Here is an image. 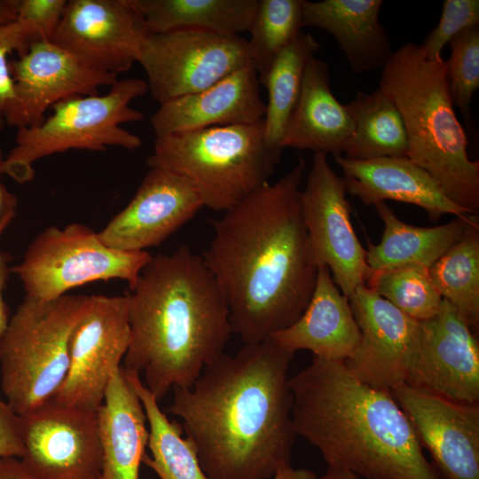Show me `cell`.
<instances>
[{
  "instance_id": "cell-16",
  "label": "cell",
  "mask_w": 479,
  "mask_h": 479,
  "mask_svg": "<svg viewBox=\"0 0 479 479\" xmlns=\"http://www.w3.org/2000/svg\"><path fill=\"white\" fill-rule=\"evenodd\" d=\"M14 98L6 124L17 130L38 126L45 112L74 96L98 94L100 86L112 85L117 76L95 71L51 41L32 43L27 51L10 60Z\"/></svg>"
},
{
  "instance_id": "cell-42",
  "label": "cell",
  "mask_w": 479,
  "mask_h": 479,
  "mask_svg": "<svg viewBox=\"0 0 479 479\" xmlns=\"http://www.w3.org/2000/svg\"><path fill=\"white\" fill-rule=\"evenodd\" d=\"M272 477V479H321L312 470L294 468L290 463L280 465Z\"/></svg>"
},
{
  "instance_id": "cell-28",
  "label": "cell",
  "mask_w": 479,
  "mask_h": 479,
  "mask_svg": "<svg viewBox=\"0 0 479 479\" xmlns=\"http://www.w3.org/2000/svg\"><path fill=\"white\" fill-rule=\"evenodd\" d=\"M122 370L138 396L146 416L149 430L147 447L151 456L145 453L143 463L152 468L160 479H209L200 466L192 442L183 436L182 426L169 420L137 373Z\"/></svg>"
},
{
  "instance_id": "cell-43",
  "label": "cell",
  "mask_w": 479,
  "mask_h": 479,
  "mask_svg": "<svg viewBox=\"0 0 479 479\" xmlns=\"http://www.w3.org/2000/svg\"><path fill=\"white\" fill-rule=\"evenodd\" d=\"M20 0H0V27L17 20Z\"/></svg>"
},
{
  "instance_id": "cell-11",
  "label": "cell",
  "mask_w": 479,
  "mask_h": 479,
  "mask_svg": "<svg viewBox=\"0 0 479 479\" xmlns=\"http://www.w3.org/2000/svg\"><path fill=\"white\" fill-rule=\"evenodd\" d=\"M128 296L93 294L70 341L69 366L51 398L70 407L97 412L130 345Z\"/></svg>"
},
{
  "instance_id": "cell-21",
  "label": "cell",
  "mask_w": 479,
  "mask_h": 479,
  "mask_svg": "<svg viewBox=\"0 0 479 479\" xmlns=\"http://www.w3.org/2000/svg\"><path fill=\"white\" fill-rule=\"evenodd\" d=\"M334 158L343 171L347 193L365 205L374 206L387 200L413 204L423 208L434 223L447 214L468 215L407 156L358 161L339 154Z\"/></svg>"
},
{
  "instance_id": "cell-44",
  "label": "cell",
  "mask_w": 479,
  "mask_h": 479,
  "mask_svg": "<svg viewBox=\"0 0 479 479\" xmlns=\"http://www.w3.org/2000/svg\"><path fill=\"white\" fill-rule=\"evenodd\" d=\"M321 479H358L357 475L348 471L326 470V474L320 476Z\"/></svg>"
},
{
  "instance_id": "cell-2",
  "label": "cell",
  "mask_w": 479,
  "mask_h": 479,
  "mask_svg": "<svg viewBox=\"0 0 479 479\" xmlns=\"http://www.w3.org/2000/svg\"><path fill=\"white\" fill-rule=\"evenodd\" d=\"M293 356L271 338L244 344L206 365L191 388L172 389L166 411L183 420L209 479H268L290 463Z\"/></svg>"
},
{
  "instance_id": "cell-17",
  "label": "cell",
  "mask_w": 479,
  "mask_h": 479,
  "mask_svg": "<svg viewBox=\"0 0 479 479\" xmlns=\"http://www.w3.org/2000/svg\"><path fill=\"white\" fill-rule=\"evenodd\" d=\"M391 394L442 479H479V405L401 384Z\"/></svg>"
},
{
  "instance_id": "cell-6",
  "label": "cell",
  "mask_w": 479,
  "mask_h": 479,
  "mask_svg": "<svg viewBox=\"0 0 479 479\" xmlns=\"http://www.w3.org/2000/svg\"><path fill=\"white\" fill-rule=\"evenodd\" d=\"M146 162L185 177L204 207L224 212L268 183L279 160L266 145L262 120L155 137Z\"/></svg>"
},
{
  "instance_id": "cell-19",
  "label": "cell",
  "mask_w": 479,
  "mask_h": 479,
  "mask_svg": "<svg viewBox=\"0 0 479 479\" xmlns=\"http://www.w3.org/2000/svg\"><path fill=\"white\" fill-rule=\"evenodd\" d=\"M360 342L346 367L362 382L391 392L405 382L420 321L363 286L349 299Z\"/></svg>"
},
{
  "instance_id": "cell-27",
  "label": "cell",
  "mask_w": 479,
  "mask_h": 479,
  "mask_svg": "<svg viewBox=\"0 0 479 479\" xmlns=\"http://www.w3.org/2000/svg\"><path fill=\"white\" fill-rule=\"evenodd\" d=\"M151 34L201 30L225 35L248 32L258 0H134Z\"/></svg>"
},
{
  "instance_id": "cell-23",
  "label": "cell",
  "mask_w": 479,
  "mask_h": 479,
  "mask_svg": "<svg viewBox=\"0 0 479 479\" xmlns=\"http://www.w3.org/2000/svg\"><path fill=\"white\" fill-rule=\"evenodd\" d=\"M382 0H302V27L331 34L356 74L382 69L393 54L379 20Z\"/></svg>"
},
{
  "instance_id": "cell-10",
  "label": "cell",
  "mask_w": 479,
  "mask_h": 479,
  "mask_svg": "<svg viewBox=\"0 0 479 479\" xmlns=\"http://www.w3.org/2000/svg\"><path fill=\"white\" fill-rule=\"evenodd\" d=\"M137 63L160 105L203 90L252 65L247 39L192 29L149 33Z\"/></svg>"
},
{
  "instance_id": "cell-13",
  "label": "cell",
  "mask_w": 479,
  "mask_h": 479,
  "mask_svg": "<svg viewBox=\"0 0 479 479\" xmlns=\"http://www.w3.org/2000/svg\"><path fill=\"white\" fill-rule=\"evenodd\" d=\"M20 416L19 459L39 479H98L102 450L97 412L51 399Z\"/></svg>"
},
{
  "instance_id": "cell-18",
  "label": "cell",
  "mask_w": 479,
  "mask_h": 479,
  "mask_svg": "<svg viewBox=\"0 0 479 479\" xmlns=\"http://www.w3.org/2000/svg\"><path fill=\"white\" fill-rule=\"evenodd\" d=\"M202 207L200 194L185 177L150 168L128 205L98 235L115 249L146 251L165 241Z\"/></svg>"
},
{
  "instance_id": "cell-41",
  "label": "cell",
  "mask_w": 479,
  "mask_h": 479,
  "mask_svg": "<svg viewBox=\"0 0 479 479\" xmlns=\"http://www.w3.org/2000/svg\"><path fill=\"white\" fill-rule=\"evenodd\" d=\"M4 160V157L0 148V218L9 214H16L18 206L17 197L8 190L1 180Z\"/></svg>"
},
{
  "instance_id": "cell-25",
  "label": "cell",
  "mask_w": 479,
  "mask_h": 479,
  "mask_svg": "<svg viewBox=\"0 0 479 479\" xmlns=\"http://www.w3.org/2000/svg\"><path fill=\"white\" fill-rule=\"evenodd\" d=\"M102 466L98 479H139L149 430L143 404L121 367L97 411Z\"/></svg>"
},
{
  "instance_id": "cell-38",
  "label": "cell",
  "mask_w": 479,
  "mask_h": 479,
  "mask_svg": "<svg viewBox=\"0 0 479 479\" xmlns=\"http://www.w3.org/2000/svg\"><path fill=\"white\" fill-rule=\"evenodd\" d=\"M22 452L20 416L0 398V459H20Z\"/></svg>"
},
{
  "instance_id": "cell-7",
  "label": "cell",
  "mask_w": 479,
  "mask_h": 479,
  "mask_svg": "<svg viewBox=\"0 0 479 479\" xmlns=\"http://www.w3.org/2000/svg\"><path fill=\"white\" fill-rule=\"evenodd\" d=\"M91 295L65 294L53 300L26 297L0 338L1 388L18 415L49 401L69 366L73 332Z\"/></svg>"
},
{
  "instance_id": "cell-12",
  "label": "cell",
  "mask_w": 479,
  "mask_h": 479,
  "mask_svg": "<svg viewBox=\"0 0 479 479\" xmlns=\"http://www.w3.org/2000/svg\"><path fill=\"white\" fill-rule=\"evenodd\" d=\"M326 153H316L301 193L302 219L318 266H326L349 299L365 286L373 270L350 221L344 178L331 168Z\"/></svg>"
},
{
  "instance_id": "cell-5",
  "label": "cell",
  "mask_w": 479,
  "mask_h": 479,
  "mask_svg": "<svg viewBox=\"0 0 479 479\" xmlns=\"http://www.w3.org/2000/svg\"><path fill=\"white\" fill-rule=\"evenodd\" d=\"M379 89L403 117L410 158L446 197L468 215L479 212V161L470 160L467 137L458 120L443 58L428 59L420 44L407 43L382 68Z\"/></svg>"
},
{
  "instance_id": "cell-35",
  "label": "cell",
  "mask_w": 479,
  "mask_h": 479,
  "mask_svg": "<svg viewBox=\"0 0 479 479\" xmlns=\"http://www.w3.org/2000/svg\"><path fill=\"white\" fill-rule=\"evenodd\" d=\"M479 26L478 0H444L440 20L420 44L428 59L442 58V51L463 30Z\"/></svg>"
},
{
  "instance_id": "cell-32",
  "label": "cell",
  "mask_w": 479,
  "mask_h": 479,
  "mask_svg": "<svg viewBox=\"0 0 479 479\" xmlns=\"http://www.w3.org/2000/svg\"><path fill=\"white\" fill-rule=\"evenodd\" d=\"M302 0H258L247 43L260 84L276 58L302 31Z\"/></svg>"
},
{
  "instance_id": "cell-20",
  "label": "cell",
  "mask_w": 479,
  "mask_h": 479,
  "mask_svg": "<svg viewBox=\"0 0 479 479\" xmlns=\"http://www.w3.org/2000/svg\"><path fill=\"white\" fill-rule=\"evenodd\" d=\"M259 87L258 75L250 65L203 90L161 104L150 119L155 137L260 122L265 103Z\"/></svg>"
},
{
  "instance_id": "cell-33",
  "label": "cell",
  "mask_w": 479,
  "mask_h": 479,
  "mask_svg": "<svg viewBox=\"0 0 479 479\" xmlns=\"http://www.w3.org/2000/svg\"><path fill=\"white\" fill-rule=\"evenodd\" d=\"M365 286L417 321L434 318L442 306L443 298L426 268L373 271Z\"/></svg>"
},
{
  "instance_id": "cell-4",
  "label": "cell",
  "mask_w": 479,
  "mask_h": 479,
  "mask_svg": "<svg viewBox=\"0 0 479 479\" xmlns=\"http://www.w3.org/2000/svg\"><path fill=\"white\" fill-rule=\"evenodd\" d=\"M289 387L294 433L318 450L326 470L364 479H442L391 392L360 381L344 362L313 357Z\"/></svg>"
},
{
  "instance_id": "cell-31",
  "label": "cell",
  "mask_w": 479,
  "mask_h": 479,
  "mask_svg": "<svg viewBox=\"0 0 479 479\" xmlns=\"http://www.w3.org/2000/svg\"><path fill=\"white\" fill-rule=\"evenodd\" d=\"M432 282L474 331L479 325V217L429 269Z\"/></svg>"
},
{
  "instance_id": "cell-3",
  "label": "cell",
  "mask_w": 479,
  "mask_h": 479,
  "mask_svg": "<svg viewBox=\"0 0 479 479\" xmlns=\"http://www.w3.org/2000/svg\"><path fill=\"white\" fill-rule=\"evenodd\" d=\"M130 331L125 370L144 375L160 402L191 388L232 334L224 296L202 257L187 246L151 257L127 293Z\"/></svg>"
},
{
  "instance_id": "cell-9",
  "label": "cell",
  "mask_w": 479,
  "mask_h": 479,
  "mask_svg": "<svg viewBox=\"0 0 479 479\" xmlns=\"http://www.w3.org/2000/svg\"><path fill=\"white\" fill-rule=\"evenodd\" d=\"M151 257L147 251L107 247L98 232L74 223L41 232L11 272L20 280L26 297L47 301L96 281L121 279L130 289Z\"/></svg>"
},
{
  "instance_id": "cell-22",
  "label": "cell",
  "mask_w": 479,
  "mask_h": 479,
  "mask_svg": "<svg viewBox=\"0 0 479 479\" xmlns=\"http://www.w3.org/2000/svg\"><path fill=\"white\" fill-rule=\"evenodd\" d=\"M271 338L292 353L306 349L316 357L338 362L352 356L360 342V331L349 299L326 266H319L311 298L302 314Z\"/></svg>"
},
{
  "instance_id": "cell-29",
  "label": "cell",
  "mask_w": 479,
  "mask_h": 479,
  "mask_svg": "<svg viewBox=\"0 0 479 479\" xmlns=\"http://www.w3.org/2000/svg\"><path fill=\"white\" fill-rule=\"evenodd\" d=\"M319 47L312 35L301 31L276 58L262 84L268 92L264 140L279 161L284 150L282 139L300 97L307 64Z\"/></svg>"
},
{
  "instance_id": "cell-1",
  "label": "cell",
  "mask_w": 479,
  "mask_h": 479,
  "mask_svg": "<svg viewBox=\"0 0 479 479\" xmlns=\"http://www.w3.org/2000/svg\"><path fill=\"white\" fill-rule=\"evenodd\" d=\"M305 161L266 183L211 221L201 257L244 344L263 342L295 322L318 271L302 219L300 188Z\"/></svg>"
},
{
  "instance_id": "cell-30",
  "label": "cell",
  "mask_w": 479,
  "mask_h": 479,
  "mask_svg": "<svg viewBox=\"0 0 479 479\" xmlns=\"http://www.w3.org/2000/svg\"><path fill=\"white\" fill-rule=\"evenodd\" d=\"M344 106L354 124L346 157L364 161L408 155V137L401 113L379 88L371 93L357 91Z\"/></svg>"
},
{
  "instance_id": "cell-15",
  "label": "cell",
  "mask_w": 479,
  "mask_h": 479,
  "mask_svg": "<svg viewBox=\"0 0 479 479\" xmlns=\"http://www.w3.org/2000/svg\"><path fill=\"white\" fill-rule=\"evenodd\" d=\"M404 384L452 401L478 404V341L458 310L444 299L434 318L420 321Z\"/></svg>"
},
{
  "instance_id": "cell-40",
  "label": "cell",
  "mask_w": 479,
  "mask_h": 479,
  "mask_svg": "<svg viewBox=\"0 0 479 479\" xmlns=\"http://www.w3.org/2000/svg\"><path fill=\"white\" fill-rule=\"evenodd\" d=\"M0 479H39L18 458L0 459Z\"/></svg>"
},
{
  "instance_id": "cell-24",
  "label": "cell",
  "mask_w": 479,
  "mask_h": 479,
  "mask_svg": "<svg viewBox=\"0 0 479 479\" xmlns=\"http://www.w3.org/2000/svg\"><path fill=\"white\" fill-rule=\"evenodd\" d=\"M353 131L349 114L331 90L327 63L311 58L282 139L283 149L291 147L339 155L346 151Z\"/></svg>"
},
{
  "instance_id": "cell-26",
  "label": "cell",
  "mask_w": 479,
  "mask_h": 479,
  "mask_svg": "<svg viewBox=\"0 0 479 479\" xmlns=\"http://www.w3.org/2000/svg\"><path fill=\"white\" fill-rule=\"evenodd\" d=\"M374 208L384 228L378 244L367 241L366 263L373 271L410 267L429 269L464 234L471 215L432 227H418L401 221L381 202Z\"/></svg>"
},
{
  "instance_id": "cell-8",
  "label": "cell",
  "mask_w": 479,
  "mask_h": 479,
  "mask_svg": "<svg viewBox=\"0 0 479 479\" xmlns=\"http://www.w3.org/2000/svg\"><path fill=\"white\" fill-rule=\"evenodd\" d=\"M147 91L145 80L127 78L117 80L105 94L74 96L56 103L43 123L17 130L14 145L4 160L3 175L25 184L35 177L34 164L55 153L71 149L105 151L111 146L139 148L140 137L121 125L144 118L130 104Z\"/></svg>"
},
{
  "instance_id": "cell-14",
  "label": "cell",
  "mask_w": 479,
  "mask_h": 479,
  "mask_svg": "<svg viewBox=\"0 0 479 479\" xmlns=\"http://www.w3.org/2000/svg\"><path fill=\"white\" fill-rule=\"evenodd\" d=\"M148 34L134 0H68L51 41L86 67L117 76L137 62Z\"/></svg>"
},
{
  "instance_id": "cell-36",
  "label": "cell",
  "mask_w": 479,
  "mask_h": 479,
  "mask_svg": "<svg viewBox=\"0 0 479 479\" xmlns=\"http://www.w3.org/2000/svg\"><path fill=\"white\" fill-rule=\"evenodd\" d=\"M34 43L28 26L15 20L0 27V131L6 124V114L14 98V82L9 57L17 52H26Z\"/></svg>"
},
{
  "instance_id": "cell-34",
  "label": "cell",
  "mask_w": 479,
  "mask_h": 479,
  "mask_svg": "<svg viewBox=\"0 0 479 479\" xmlns=\"http://www.w3.org/2000/svg\"><path fill=\"white\" fill-rule=\"evenodd\" d=\"M449 45L451 56L445 61V69L451 97L466 125L472 130L470 103L479 88V26L463 30Z\"/></svg>"
},
{
  "instance_id": "cell-39",
  "label": "cell",
  "mask_w": 479,
  "mask_h": 479,
  "mask_svg": "<svg viewBox=\"0 0 479 479\" xmlns=\"http://www.w3.org/2000/svg\"><path fill=\"white\" fill-rule=\"evenodd\" d=\"M14 216L15 214H9L0 218V240ZM8 263L9 255L0 250V338L4 333L10 319L7 306L4 300V290L11 273V267Z\"/></svg>"
},
{
  "instance_id": "cell-37",
  "label": "cell",
  "mask_w": 479,
  "mask_h": 479,
  "mask_svg": "<svg viewBox=\"0 0 479 479\" xmlns=\"http://www.w3.org/2000/svg\"><path fill=\"white\" fill-rule=\"evenodd\" d=\"M67 3V0H20L17 20L28 26L34 42L51 41Z\"/></svg>"
}]
</instances>
